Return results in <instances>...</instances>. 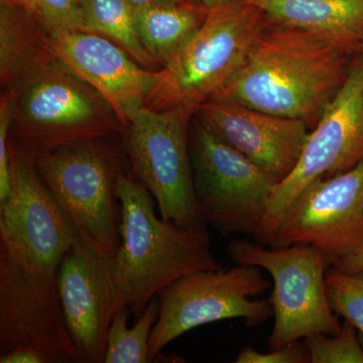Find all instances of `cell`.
<instances>
[{
    "label": "cell",
    "instance_id": "cell-1",
    "mask_svg": "<svg viewBox=\"0 0 363 363\" xmlns=\"http://www.w3.org/2000/svg\"><path fill=\"white\" fill-rule=\"evenodd\" d=\"M0 77L11 99L9 140L33 156L123 130L108 102L52 52L43 26L0 50Z\"/></svg>",
    "mask_w": 363,
    "mask_h": 363
},
{
    "label": "cell",
    "instance_id": "cell-21",
    "mask_svg": "<svg viewBox=\"0 0 363 363\" xmlns=\"http://www.w3.org/2000/svg\"><path fill=\"white\" fill-rule=\"evenodd\" d=\"M43 25L49 30L88 32L80 0H35Z\"/></svg>",
    "mask_w": 363,
    "mask_h": 363
},
{
    "label": "cell",
    "instance_id": "cell-12",
    "mask_svg": "<svg viewBox=\"0 0 363 363\" xmlns=\"http://www.w3.org/2000/svg\"><path fill=\"white\" fill-rule=\"evenodd\" d=\"M58 290L67 328L82 363H104L112 320L128 307L113 257L78 235L60 264Z\"/></svg>",
    "mask_w": 363,
    "mask_h": 363
},
{
    "label": "cell",
    "instance_id": "cell-2",
    "mask_svg": "<svg viewBox=\"0 0 363 363\" xmlns=\"http://www.w3.org/2000/svg\"><path fill=\"white\" fill-rule=\"evenodd\" d=\"M357 55L272 23L238 75L215 97L300 119L312 130L343 87Z\"/></svg>",
    "mask_w": 363,
    "mask_h": 363
},
{
    "label": "cell",
    "instance_id": "cell-11",
    "mask_svg": "<svg viewBox=\"0 0 363 363\" xmlns=\"http://www.w3.org/2000/svg\"><path fill=\"white\" fill-rule=\"evenodd\" d=\"M362 243L363 162L308 186L286 210L269 247L311 245L333 267Z\"/></svg>",
    "mask_w": 363,
    "mask_h": 363
},
{
    "label": "cell",
    "instance_id": "cell-25",
    "mask_svg": "<svg viewBox=\"0 0 363 363\" xmlns=\"http://www.w3.org/2000/svg\"><path fill=\"white\" fill-rule=\"evenodd\" d=\"M333 267L348 274L363 272V243L350 255L339 259Z\"/></svg>",
    "mask_w": 363,
    "mask_h": 363
},
{
    "label": "cell",
    "instance_id": "cell-3",
    "mask_svg": "<svg viewBox=\"0 0 363 363\" xmlns=\"http://www.w3.org/2000/svg\"><path fill=\"white\" fill-rule=\"evenodd\" d=\"M121 247L114 262L131 315L138 319L155 296L177 279L222 269L207 230L182 228L155 213L154 196L130 174L117 181Z\"/></svg>",
    "mask_w": 363,
    "mask_h": 363
},
{
    "label": "cell",
    "instance_id": "cell-15",
    "mask_svg": "<svg viewBox=\"0 0 363 363\" xmlns=\"http://www.w3.org/2000/svg\"><path fill=\"white\" fill-rule=\"evenodd\" d=\"M274 25L298 28L357 55L363 40V0H248Z\"/></svg>",
    "mask_w": 363,
    "mask_h": 363
},
{
    "label": "cell",
    "instance_id": "cell-19",
    "mask_svg": "<svg viewBox=\"0 0 363 363\" xmlns=\"http://www.w3.org/2000/svg\"><path fill=\"white\" fill-rule=\"evenodd\" d=\"M326 288L332 309L355 327L363 347V272L348 274L328 267Z\"/></svg>",
    "mask_w": 363,
    "mask_h": 363
},
{
    "label": "cell",
    "instance_id": "cell-9",
    "mask_svg": "<svg viewBox=\"0 0 363 363\" xmlns=\"http://www.w3.org/2000/svg\"><path fill=\"white\" fill-rule=\"evenodd\" d=\"M189 108L140 109L131 118L126 152L136 178L154 196L160 216L182 228L207 230L196 198L189 147Z\"/></svg>",
    "mask_w": 363,
    "mask_h": 363
},
{
    "label": "cell",
    "instance_id": "cell-10",
    "mask_svg": "<svg viewBox=\"0 0 363 363\" xmlns=\"http://www.w3.org/2000/svg\"><path fill=\"white\" fill-rule=\"evenodd\" d=\"M362 162L363 55L358 52L343 87L310 131L297 166L277 186L255 241L269 247L286 210L313 182L346 173Z\"/></svg>",
    "mask_w": 363,
    "mask_h": 363
},
{
    "label": "cell",
    "instance_id": "cell-29",
    "mask_svg": "<svg viewBox=\"0 0 363 363\" xmlns=\"http://www.w3.org/2000/svg\"><path fill=\"white\" fill-rule=\"evenodd\" d=\"M359 54L363 55V40L362 45H360Z\"/></svg>",
    "mask_w": 363,
    "mask_h": 363
},
{
    "label": "cell",
    "instance_id": "cell-26",
    "mask_svg": "<svg viewBox=\"0 0 363 363\" xmlns=\"http://www.w3.org/2000/svg\"><path fill=\"white\" fill-rule=\"evenodd\" d=\"M1 1L6 2V4H11V6L18 7V9H23L26 13L30 14L33 18H37L38 21L42 23V18H40V13L39 9H38L37 4L35 0H1Z\"/></svg>",
    "mask_w": 363,
    "mask_h": 363
},
{
    "label": "cell",
    "instance_id": "cell-20",
    "mask_svg": "<svg viewBox=\"0 0 363 363\" xmlns=\"http://www.w3.org/2000/svg\"><path fill=\"white\" fill-rule=\"evenodd\" d=\"M312 363H363V347L357 329L344 320L336 335L314 334L304 339Z\"/></svg>",
    "mask_w": 363,
    "mask_h": 363
},
{
    "label": "cell",
    "instance_id": "cell-23",
    "mask_svg": "<svg viewBox=\"0 0 363 363\" xmlns=\"http://www.w3.org/2000/svg\"><path fill=\"white\" fill-rule=\"evenodd\" d=\"M236 363H308L310 362L309 352L305 343L288 344L278 350L262 353L253 350L252 346L243 348L235 360Z\"/></svg>",
    "mask_w": 363,
    "mask_h": 363
},
{
    "label": "cell",
    "instance_id": "cell-4",
    "mask_svg": "<svg viewBox=\"0 0 363 363\" xmlns=\"http://www.w3.org/2000/svg\"><path fill=\"white\" fill-rule=\"evenodd\" d=\"M271 25L264 11L248 0H226L211 7L201 28L157 70L145 108H189L196 113L230 84Z\"/></svg>",
    "mask_w": 363,
    "mask_h": 363
},
{
    "label": "cell",
    "instance_id": "cell-17",
    "mask_svg": "<svg viewBox=\"0 0 363 363\" xmlns=\"http://www.w3.org/2000/svg\"><path fill=\"white\" fill-rule=\"evenodd\" d=\"M80 4L88 32L108 38L145 68L155 71L161 69L140 42L133 7L126 0H80Z\"/></svg>",
    "mask_w": 363,
    "mask_h": 363
},
{
    "label": "cell",
    "instance_id": "cell-5",
    "mask_svg": "<svg viewBox=\"0 0 363 363\" xmlns=\"http://www.w3.org/2000/svg\"><path fill=\"white\" fill-rule=\"evenodd\" d=\"M105 138L72 143L35 157L39 175L72 225L91 247L116 257L121 247L117 181L123 173Z\"/></svg>",
    "mask_w": 363,
    "mask_h": 363
},
{
    "label": "cell",
    "instance_id": "cell-22",
    "mask_svg": "<svg viewBox=\"0 0 363 363\" xmlns=\"http://www.w3.org/2000/svg\"><path fill=\"white\" fill-rule=\"evenodd\" d=\"M11 116L13 113L11 94L4 90L0 100V203L6 200L13 190L11 154L9 147Z\"/></svg>",
    "mask_w": 363,
    "mask_h": 363
},
{
    "label": "cell",
    "instance_id": "cell-27",
    "mask_svg": "<svg viewBox=\"0 0 363 363\" xmlns=\"http://www.w3.org/2000/svg\"><path fill=\"white\" fill-rule=\"evenodd\" d=\"M130 6L133 9L138 7L155 6V4H173L178 2L184 1V0H126Z\"/></svg>",
    "mask_w": 363,
    "mask_h": 363
},
{
    "label": "cell",
    "instance_id": "cell-28",
    "mask_svg": "<svg viewBox=\"0 0 363 363\" xmlns=\"http://www.w3.org/2000/svg\"><path fill=\"white\" fill-rule=\"evenodd\" d=\"M185 2L189 4H197V6H201L205 7H214L222 4V2L226 1V0H184Z\"/></svg>",
    "mask_w": 363,
    "mask_h": 363
},
{
    "label": "cell",
    "instance_id": "cell-14",
    "mask_svg": "<svg viewBox=\"0 0 363 363\" xmlns=\"http://www.w3.org/2000/svg\"><path fill=\"white\" fill-rule=\"evenodd\" d=\"M195 116L279 184L297 166L310 133L309 126L300 119L267 113L223 98H212Z\"/></svg>",
    "mask_w": 363,
    "mask_h": 363
},
{
    "label": "cell",
    "instance_id": "cell-16",
    "mask_svg": "<svg viewBox=\"0 0 363 363\" xmlns=\"http://www.w3.org/2000/svg\"><path fill=\"white\" fill-rule=\"evenodd\" d=\"M133 11L140 42L162 68L201 28L210 9L181 1Z\"/></svg>",
    "mask_w": 363,
    "mask_h": 363
},
{
    "label": "cell",
    "instance_id": "cell-18",
    "mask_svg": "<svg viewBox=\"0 0 363 363\" xmlns=\"http://www.w3.org/2000/svg\"><path fill=\"white\" fill-rule=\"evenodd\" d=\"M160 301L155 296L133 327L128 326L131 315L128 307L117 313L107 333L104 363H149L150 333L157 323Z\"/></svg>",
    "mask_w": 363,
    "mask_h": 363
},
{
    "label": "cell",
    "instance_id": "cell-6",
    "mask_svg": "<svg viewBox=\"0 0 363 363\" xmlns=\"http://www.w3.org/2000/svg\"><path fill=\"white\" fill-rule=\"evenodd\" d=\"M229 257L238 264L259 267L272 276L274 325L269 350H278L314 334L336 335L341 330L326 288L329 264L311 245L271 247L248 240H233Z\"/></svg>",
    "mask_w": 363,
    "mask_h": 363
},
{
    "label": "cell",
    "instance_id": "cell-24",
    "mask_svg": "<svg viewBox=\"0 0 363 363\" xmlns=\"http://www.w3.org/2000/svg\"><path fill=\"white\" fill-rule=\"evenodd\" d=\"M0 363H52L43 351L35 347H20L0 354Z\"/></svg>",
    "mask_w": 363,
    "mask_h": 363
},
{
    "label": "cell",
    "instance_id": "cell-13",
    "mask_svg": "<svg viewBox=\"0 0 363 363\" xmlns=\"http://www.w3.org/2000/svg\"><path fill=\"white\" fill-rule=\"evenodd\" d=\"M60 60L108 102L123 128L145 107L157 72L136 62L121 45L96 33L48 30Z\"/></svg>",
    "mask_w": 363,
    "mask_h": 363
},
{
    "label": "cell",
    "instance_id": "cell-7",
    "mask_svg": "<svg viewBox=\"0 0 363 363\" xmlns=\"http://www.w3.org/2000/svg\"><path fill=\"white\" fill-rule=\"evenodd\" d=\"M189 147L198 207L222 235L259 231L279 182L196 117Z\"/></svg>",
    "mask_w": 363,
    "mask_h": 363
},
{
    "label": "cell",
    "instance_id": "cell-8",
    "mask_svg": "<svg viewBox=\"0 0 363 363\" xmlns=\"http://www.w3.org/2000/svg\"><path fill=\"white\" fill-rule=\"evenodd\" d=\"M262 271L238 264L229 269L195 272L162 289L157 295L159 318L150 337V362H159L172 341L203 325L243 319L253 327L274 316L269 298H252L271 286Z\"/></svg>",
    "mask_w": 363,
    "mask_h": 363
}]
</instances>
